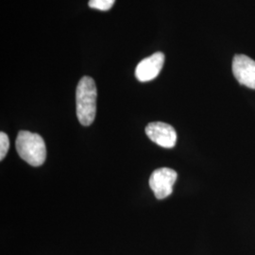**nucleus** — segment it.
Returning a JSON list of instances; mask_svg holds the SVG:
<instances>
[{
	"label": "nucleus",
	"instance_id": "nucleus-1",
	"mask_svg": "<svg viewBox=\"0 0 255 255\" xmlns=\"http://www.w3.org/2000/svg\"><path fill=\"white\" fill-rule=\"evenodd\" d=\"M97 86L91 77L84 76L76 90L77 117L83 126H90L97 113Z\"/></svg>",
	"mask_w": 255,
	"mask_h": 255
},
{
	"label": "nucleus",
	"instance_id": "nucleus-2",
	"mask_svg": "<svg viewBox=\"0 0 255 255\" xmlns=\"http://www.w3.org/2000/svg\"><path fill=\"white\" fill-rule=\"evenodd\" d=\"M19 156L32 166H40L45 163L46 148L45 141L37 133L27 130L19 131L15 142Z\"/></svg>",
	"mask_w": 255,
	"mask_h": 255
},
{
	"label": "nucleus",
	"instance_id": "nucleus-3",
	"mask_svg": "<svg viewBox=\"0 0 255 255\" xmlns=\"http://www.w3.org/2000/svg\"><path fill=\"white\" fill-rule=\"evenodd\" d=\"M178 178L177 172L168 167L156 169L149 178V186L158 200H164L173 191V185Z\"/></svg>",
	"mask_w": 255,
	"mask_h": 255
},
{
	"label": "nucleus",
	"instance_id": "nucleus-4",
	"mask_svg": "<svg viewBox=\"0 0 255 255\" xmlns=\"http://www.w3.org/2000/svg\"><path fill=\"white\" fill-rule=\"evenodd\" d=\"M233 73L240 84L255 90V60L246 55H236L233 60Z\"/></svg>",
	"mask_w": 255,
	"mask_h": 255
},
{
	"label": "nucleus",
	"instance_id": "nucleus-5",
	"mask_svg": "<svg viewBox=\"0 0 255 255\" xmlns=\"http://www.w3.org/2000/svg\"><path fill=\"white\" fill-rule=\"evenodd\" d=\"M147 137L158 146L165 148L174 147L177 142V132L171 125L164 122H151L146 127Z\"/></svg>",
	"mask_w": 255,
	"mask_h": 255
},
{
	"label": "nucleus",
	"instance_id": "nucleus-6",
	"mask_svg": "<svg viewBox=\"0 0 255 255\" xmlns=\"http://www.w3.org/2000/svg\"><path fill=\"white\" fill-rule=\"evenodd\" d=\"M164 55L163 52H155L154 54L145 58L137 64L135 77L139 82H150L156 79L163 69Z\"/></svg>",
	"mask_w": 255,
	"mask_h": 255
},
{
	"label": "nucleus",
	"instance_id": "nucleus-7",
	"mask_svg": "<svg viewBox=\"0 0 255 255\" xmlns=\"http://www.w3.org/2000/svg\"><path fill=\"white\" fill-rule=\"evenodd\" d=\"M116 0H89V7L100 10H109L114 6Z\"/></svg>",
	"mask_w": 255,
	"mask_h": 255
},
{
	"label": "nucleus",
	"instance_id": "nucleus-8",
	"mask_svg": "<svg viewBox=\"0 0 255 255\" xmlns=\"http://www.w3.org/2000/svg\"><path fill=\"white\" fill-rule=\"evenodd\" d=\"M9 147V137L5 132L1 131L0 132V160L1 161L6 157Z\"/></svg>",
	"mask_w": 255,
	"mask_h": 255
}]
</instances>
